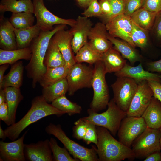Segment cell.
Masks as SVG:
<instances>
[{"label": "cell", "instance_id": "cell-8", "mask_svg": "<svg viewBox=\"0 0 161 161\" xmlns=\"http://www.w3.org/2000/svg\"><path fill=\"white\" fill-rule=\"evenodd\" d=\"M138 83L134 79L126 77H117L111 85L113 99L117 106L127 112L137 90Z\"/></svg>", "mask_w": 161, "mask_h": 161}, {"label": "cell", "instance_id": "cell-3", "mask_svg": "<svg viewBox=\"0 0 161 161\" xmlns=\"http://www.w3.org/2000/svg\"><path fill=\"white\" fill-rule=\"evenodd\" d=\"M98 143L96 151L99 161L133 160L135 158L131 148L115 139L106 128L96 126Z\"/></svg>", "mask_w": 161, "mask_h": 161}, {"label": "cell", "instance_id": "cell-29", "mask_svg": "<svg viewBox=\"0 0 161 161\" xmlns=\"http://www.w3.org/2000/svg\"><path fill=\"white\" fill-rule=\"evenodd\" d=\"M32 55L31 50L28 47L16 50L0 49V65L11 64L21 59L30 60Z\"/></svg>", "mask_w": 161, "mask_h": 161}, {"label": "cell", "instance_id": "cell-2", "mask_svg": "<svg viewBox=\"0 0 161 161\" xmlns=\"http://www.w3.org/2000/svg\"><path fill=\"white\" fill-rule=\"evenodd\" d=\"M65 114L49 104L42 95L36 96L32 100L30 108L23 117L7 127L4 131L7 137L14 141L26 128L39 120L52 115L60 117Z\"/></svg>", "mask_w": 161, "mask_h": 161}, {"label": "cell", "instance_id": "cell-53", "mask_svg": "<svg viewBox=\"0 0 161 161\" xmlns=\"http://www.w3.org/2000/svg\"><path fill=\"white\" fill-rule=\"evenodd\" d=\"M7 137L6 134L4 130H3L2 128L1 125L0 126V138L2 139V141L4 140Z\"/></svg>", "mask_w": 161, "mask_h": 161}, {"label": "cell", "instance_id": "cell-5", "mask_svg": "<svg viewBox=\"0 0 161 161\" xmlns=\"http://www.w3.org/2000/svg\"><path fill=\"white\" fill-rule=\"evenodd\" d=\"M45 131L47 134L52 135L59 140L74 158L82 161H99L95 146L88 148L70 139L60 125L50 123L46 127Z\"/></svg>", "mask_w": 161, "mask_h": 161}, {"label": "cell", "instance_id": "cell-36", "mask_svg": "<svg viewBox=\"0 0 161 161\" xmlns=\"http://www.w3.org/2000/svg\"><path fill=\"white\" fill-rule=\"evenodd\" d=\"M33 13L21 12L13 13L9 21L15 29H23L33 26L35 17Z\"/></svg>", "mask_w": 161, "mask_h": 161}, {"label": "cell", "instance_id": "cell-31", "mask_svg": "<svg viewBox=\"0 0 161 161\" xmlns=\"http://www.w3.org/2000/svg\"><path fill=\"white\" fill-rule=\"evenodd\" d=\"M68 91L66 78L51 85L43 87L42 95L48 103L52 102L58 97L65 95Z\"/></svg>", "mask_w": 161, "mask_h": 161}, {"label": "cell", "instance_id": "cell-10", "mask_svg": "<svg viewBox=\"0 0 161 161\" xmlns=\"http://www.w3.org/2000/svg\"><path fill=\"white\" fill-rule=\"evenodd\" d=\"M147 128L142 117L126 116L122 120L117 131L119 141L131 148L134 140Z\"/></svg>", "mask_w": 161, "mask_h": 161}, {"label": "cell", "instance_id": "cell-21", "mask_svg": "<svg viewBox=\"0 0 161 161\" xmlns=\"http://www.w3.org/2000/svg\"><path fill=\"white\" fill-rule=\"evenodd\" d=\"M141 117L147 127L160 129L161 127V103L160 101L153 96Z\"/></svg>", "mask_w": 161, "mask_h": 161}, {"label": "cell", "instance_id": "cell-17", "mask_svg": "<svg viewBox=\"0 0 161 161\" xmlns=\"http://www.w3.org/2000/svg\"><path fill=\"white\" fill-rule=\"evenodd\" d=\"M24 151L25 159L27 161H53L52 152L48 139L36 143L24 144Z\"/></svg>", "mask_w": 161, "mask_h": 161}, {"label": "cell", "instance_id": "cell-4", "mask_svg": "<svg viewBox=\"0 0 161 161\" xmlns=\"http://www.w3.org/2000/svg\"><path fill=\"white\" fill-rule=\"evenodd\" d=\"M107 106L106 111L99 114L89 109L87 110L88 116L83 118L96 126L106 128L115 136L122 120L126 116V112L120 109L113 98L109 101Z\"/></svg>", "mask_w": 161, "mask_h": 161}, {"label": "cell", "instance_id": "cell-49", "mask_svg": "<svg viewBox=\"0 0 161 161\" xmlns=\"http://www.w3.org/2000/svg\"><path fill=\"white\" fill-rule=\"evenodd\" d=\"M144 161H161V153L160 151H157L153 152L143 160Z\"/></svg>", "mask_w": 161, "mask_h": 161}, {"label": "cell", "instance_id": "cell-13", "mask_svg": "<svg viewBox=\"0 0 161 161\" xmlns=\"http://www.w3.org/2000/svg\"><path fill=\"white\" fill-rule=\"evenodd\" d=\"M105 25L110 36L119 38L135 48L131 39L132 21L130 16L124 14L119 15L109 20Z\"/></svg>", "mask_w": 161, "mask_h": 161}, {"label": "cell", "instance_id": "cell-50", "mask_svg": "<svg viewBox=\"0 0 161 161\" xmlns=\"http://www.w3.org/2000/svg\"><path fill=\"white\" fill-rule=\"evenodd\" d=\"M10 64H5L0 65V89H2L4 74L6 70L8 69Z\"/></svg>", "mask_w": 161, "mask_h": 161}, {"label": "cell", "instance_id": "cell-24", "mask_svg": "<svg viewBox=\"0 0 161 161\" xmlns=\"http://www.w3.org/2000/svg\"><path fill=\"white\" fill-rule=\"evenodd\" d=\"M4 88L8 109L9 120L7 125L10 126L15 123L17 109L24 97L20 88L10 86Z\"/></svg>", "mask_w": 161, "mask_h": 161}, {"label": "cell", "instance_id": "cell-40", "mask_svg": "<svg viewBox=\"0 0 161 161\" xmlns=\"http://www.w3.org/2000/svg\"><path fill=\"white\" fill-rule=\"evenodd\" d=\"M86 121V132L83 140L87 145L93 143L97 146L98 143V136L96 126L88 121Z\"/></svg>", "mask_w": 161, "mask_h": 161}, {"label": "cell", "instance_id": "cell-20", "mask_svg": "<svg viewBox=\"0 0 161 161\" xmlns=\"http://www.w3.org/2000/svg\"><path fill=\"white\" fill-rule=\"evenodd\" d=\"M15 28L9 20L1 16L0 47L1 49L11 50L18 49L14 32Z\"/></svg>", "mask_w": 161, "mask_h": 161}, {"label": "cell", "instance_id": "cell-9", "mask_svg": "<svg viewBox=\"0 0 161 161\" xmlns=\"http://www.w3.org/2000/svg\"><path fill=\"white\" fill-rule=\"evenodd\" d=\"M94 68L84 64L76 63L70 69L66 77L68 95H73L78 90L92 87Z\"/></svg>", "mask_w": 161, "mask_h": 161}, {"label": "cell", "instance_id": "cell-12", "mask_svg": "<svg viewBox=\"0 0 161 161\" xmlns=\"http://www.w3.org/2000/svg\"><path fill=\"white\" fill-rule=\"evenodd\" d=\"M153 96V92L147 80L138 83L137 90L126 112V116L141 117Z\"/></svg>", "mask_w": 161, "mask_h": 161}, {"label": "cell", "instance_id": "cell-33", "mask_svg": "<svg viewBox=\"0 0 161 161\" xmlns=\"http://www.w3.org/2000/svg\"><path fill=\"white\" fill-rule=\"evenodd\" d=\"M76 54L75 58L76 63L85 62L92 64L102 61V54L94 50L88 43L81 47Z\"/></svg>", "mask_w": 161, "mask_h": 161}, {"label": "cell", "instance_id": "cell-32", "mask_svg": "<svg viewBox=\"0 0 161 161\" xmlns=\"http://www.w3.org/2000/svg\"><path fill=\"white\" fill-rule=\"evenodd\" d=\"M158 13L150 12L141 7L130 17L133 21L139 27L150 31Z\"/></svg>", "mask_w": 161, "mask_h": 161}, {"label": "cell", "instance_id": "cell-34", "mask_svg": "<svg viewBox=\"0 0 161 161\" xmlns=\"http://www.w3.org/2000/svg\"><path fill=\"white\" fill-rule=\"evenodd\" d=\"M52 105L58 109L67 113L69 116L80 114L82 110L81 106L68 99L65 95L56 98L52 102Z\"/></svg>", "mask_w": 161, "mask_h": 161}, {"label": "cell", "instance_id": "cell-1", "mask_svg": "<svg viewBox=\"0 0 161 161\" xmlns=\"http://www.w3.org/2000/svg\"><path fill=\"white\" fill-rule=\"evenodd\" d=\"M66 26L58 24L52 30L41 31L31 42L29 47L31 50L32 56L25 68L27 76L32 80L33 88L35 87L46 71L47 68L44 65V61L50 40L56 32L65 29Z\"/></svg>", "mask_w": 161, "mask_h": 161}, {"label": "cell", "instance_id": "cell-22", "mask_svg": "<svg viewBox=\"0 0 161 161\" xmlns=\"http://www.w3.org/2000/svg\"><path fill=\"white\" fill-rule=\"evenodd\" d=\"M102 61L106 73L117 72L127 64L126 60L113 47L102 54Z\"/></svg>", "mask_w": 161, "mask_h": 161}, {"label": "cell", "instance_id": "cell-47", "mask_svg": "<svg viewBox=\"0 0 161 161\" xmlns=\"http://www.w3.org/2000/svg\"><path fill=\"white\" fill-rule=\"evenodd\" d=\"M99 3L103 13L101 16L109 15L111 10V5L109 0H99Z\"/></svg>", "mask_w": 161, "mask_h": 161}, {"label": "cell", "instance_id": "cell-46", "mask_svg": "<svg viewBox=\"0 0 161 161\" xmlns=\"http://www.w3.org/2000/svg\"><path fill=\"white\" fill-rule=\"evenodd\" d=\"M0 119L7 125L9 115L8 106L7 102L0 105Z\"/></svg>", "mask_w": 161, "mask_h": 161}, {"label": "cell", "instance_id": "cell-51", "mask_svg": "<svg viewBox=\"0 0 161 161\" xmlns=\"http://www.w3.org/2000/svg\"><path fill=\"white\" fill-rule=\"evenodd\" d=\"M94 0H76L78 4L83 7H87Z\"/></svg>", "mask_w": 161, "mask_h": 161}, {"label": "cell", "instance_id": "cell-16", "mask_svg": "<svg viewBox=\"0 0 161 161\" xmlns=\"http://www.w3.org/2000/svg\"><path fill=\"white\" fill-rule=\"evenodd\" d=\"M27 131L18 139L10 142H0V160L25 161L24 140Z\"/></svg>", "mask_w": 161, "mask_h": 161}, {"label": "cell", "instance_id": "cell-55", "mask_svg": "<svg viewBox=\"0 0 161 161\" xmlns=\"http://www.w3.org/2000/svg\"><path fill=\"white\" fill-rule=\"evenodd\" d=\"M159 76L160 78L161 79V75H159Z\"/></svg>", "mask_w": 161, "mask_h": 161}, {"label": "cell", "instance_id": "cell-43", "mask_svg": "<svg viewBox=\"0 0 161 161\" xmlns=\"http://www.w3.org/2000/svg\"><path fill=\"white\" fill-rule=\"evenodd\" d=\"M154 41L158 45H161V12L157 15L151 30Z\"/></svg>", "mask_w": 161, "mask_h": 161}, {"label": "cell", "instance_id": "cell-26", "mask_svg": "<svg viewBox=\"0 0 161 161\" xmlns=\"http://www.w3.org/2000/svg\"><path fill=\"white\" fill-rule=\"evenodd\" d=\"M0 11L2 13L10 11L13 13L24 12L33 13L34 5L31 0H1Z\"/></svg>", "mask_w": 161, "mask_h": 161}, {"label": "cell", "instance_id": "cell-45", "mask_svg": "<svg viewBox=\"0 0 161 161\" xmlns=\"http://www.w3.org/2000/svg\"><path fill=\"white\" fill-rule=\"evenodd\" d=\"M153 93V97L161 103V83L155 80H147Z\"/></svg>", "mask_w": 161, "mask_h": 161}, {"label": "cell", "instance_id": "cell-54", "mask_svg": "<svg viewBox=\"0 0 161 161\" xmlns=\"http://www.w3.org/2000/svg\"><path fill=\"white\" fill-rule=\"evenodd\" d=\"M160 132V146L161 148V127L159 129Z\"/></svg>", "mask_w": 161, "mask_h": 161}, {"label": "cell", "instance_id": "cell-18", "mask_svg": "<svg viewBox=\"0 0 161 161\" xmlns=\"http://www.w3.org/2000/svg\"><path fill=\"white\" fill-rule=\"evenodd\" d=\"M64 29L58 31L53 38L64 59L66 66L70 68L76 63L71 46L72 35L70 30Z\"/></svg>", "mask_w": 161, "mask_h": 161}, {"label": "cell", "instance_id": "cell-23", "mask_svg": "<svg viewBox=\"0 0 161 161\" xmlns=\"http://www.w3.org/2000/svg\"><path fill=\"white\" fill-rule=\"evenodd\" d=\"M108 39L114 46V48L121 54L124 58L128 59L132 65L142 60V56L133 47L127 42L118 39L110 36L108 33Z\"/></svg>", "mask_w": 161, "mask_h": 161}, {"label": "cell", "instance_id": "cell-6", "mask_svg": "<svg viewBox=\"0 0 161 161\" xmlns=\"http://www.w3.org/2000/svg\"><path fill=\"white\" fill-rule=\"evenodd\" d=\"M106 74L102 61L95 64L92 81L93 96L90 107L95 112L106 109L109 101V92L105 78Z\"/></svg>", "mask_w": 161, "mask_h": 161}, {"label": "cell", "instance_id": "cell-39", "mask_svg": "<svg viewBox=\"0 0 161 161\" xmlns=\"http://www.w3.org/2000/svg\"><path fill=\"white\" fill-rule=\"evenodd\" d=\"M72 128L73 137L78 140L83 139L86 134L87 121L83 117L80 118L74 123Z\"/></svg>", "mask_w": 161, "mask_h": 161}, {"label": "cell", "instance_id": "cell-56", "mask_svg": "<svg viewBox=\"0 0 161 161\" xmlns=\"http://www.w3.org/2000/svg\"><path fill=\"white\" fill-rule=\"evenodd\" d=\"M160 47H161V45H160Z\"/></svg>", "mask_w": 161, "mask_h": 161}, {"label": "cell", "instance_id": "cell-35", "mask_svg": "<svg viewBox=\"0 0 161 161\" xmlns=\"http://www.w3.org/2000/svg\"><path fill=\"white\" fill-rule=\"evenodd\" d=\"M149 31L141 28L132 21L131 39L136 47L144 49L149 46Z\"/></svg>", "mask_w": 161, "mask_h": 161}, {"label": "cell", "instance_id": "cell-38", "mask_svg": "<svg viewBox=\"0 0 161 161\" xmlns=\"http://www.w3.org/2000/svg\"><path fill=\"white\" fill-rule=\"evenodd\" d=\"M109 1L111 7L110 13L107 16H102L100 17L102 19L105 24L114 17L124 14L123 0H109Z\"/></svg>", "mask_w": 161, "mask_h": 161}, {"label": "cell", "instance_id": "cell-27", "mask_svg": "<svg viewBox=\"0 0 161 161\" xmlns=\"http://www.w3.org/2000/svg\"><path fill=\"white\" fill-rule=\"evenodd\" d=\"M44 63L47 68L57 67L66 65L62 55L53 37L49 41Z\"/></svg>", "mask_w": 161, "mask_h": 161}, {"label": "cell", "instance_id": "cell-44", "mask_svg": "<svg viewBox=\"0 0 161 161\" xmlns=\"http://www.w3.org/2000/svg\"><path fill=\"white\" fill-rule=\"evenodd\" d=\"M142 7L150 12H161V0H143Z\"/></svg>", "mask_w": 161, "mask_h": 161}, {"label": "cell", "instance_id": "cell-37", "mask_svg": "<svg viewBox=\"0 0 161 161\" xmlns=\"http://www.w3.org/2000/svg\"><path fill=\"white\" fill-rule=\"evenodd\" d=\"M50 148L52 153L53 161H79L80 160L72 158L67 150L64 147L59 146L56 140L51 137L49 140Z\"/></svg>", "mask_w": 161, "mask_h": 161}, {"label": "cell", "instance_id": "cell-25", "mask_svg": "<svg viewBox=\"0 0 161 161\" xmlns=\"http://www.w3.org/2000/svg\"><path fill=\"white\" fill-rule=\"evenodd\" d=\"M11 65L9 72L4 76L2 89L10 86L20 88L22 84L24 69L23 62L17 61Z\"/></svg>", "mask_w": 161, "mask_h": 161}, {"label": "cell", "instance_id": "cell-14", "mask_svg": "<svg viewBox=\"0 0 161 161\" xmlns=\"http://www.w3.org/2000/svg\"><path fill=\"white\" fill-rule=\"evenodd\" d=\"M88 18L83 16H78L75 24L69 30L72 35V47L75 54L88 43L89 35L93 25Z\"/></svg>", "mask_w": 161, "mask_h": 161}, {"label": "cell", "instance_id": "cell-42", "mask_svg": "<svg viewBox=\"0 0 161 161\" xmlns=\"http://www.w3.org/2000/svg\"><path fill=\"white\" fill-rule=\"evenodd\" d=\"M83 16L89 18L92 17H100L103 14L99 2L94 0L82 13Z\"/></svg>", "mask_w": 161, "mask_h": 161}, {"label": "cell", "instance_id": "cell-48", "mask_svg": "<svg viewBox=\"0 0 161 161\" xmlns=\"http://www.w3.org/2000/svg\"><path fill=\"white\" fill-rule=\"evenodd\" d=\"M148 70L151 72L161 73V59L147 63Z\"/></svg>", "mask_w": 161, "mask_h": 161}, {"label": "cell", "instance_id": "cell-52", "mask_svg": "<svg viewBox=\"0 0 161 161\" xmlns=\"http://www.w3.org/2000/svg\"><path fill=\"white\" fill-rule=\"evenodd\" d=\"M6 102V93L5 88L0 89V105Z\"/></svg>", "mask_w": 161, "mask_h": 161}, {"label": "cell", "instance_id": "cell-11", "mask_svg": "<svg viewBox=\"0 0 161 161\" xmlns=\"http://www.w3.org/2000/svg\"><path fill=\"white\" fill-rule=\"evenodd\" d=\"M32 2L33 14L36 19V24L41 31L52 30L55 25L65 24L72 27L75 23V20L62 18L53 14L46 7L43 0H33Z\"/></svg>", "mask_w": 161, "mask_h": 161}, {"label": "cell", "instance_id": "cell-15", "mask_svg": "<svg viewBox=\"0 0 161 161\" xmlns=\"http://www.w3.org/2000/svg\"><path fill=\"white\" fill-rule=\"evenodd\" d=\"M108 32L105 24L98 22L92 27L89 35V41L88 43L94 50L101 54L112 47L113 44L108 38Z\"/></svg>", "mask_w": 161, "mask_h": 161}, {"label": "cell", "instance_id": "cell-19", "mask_svg": "<svg viewBox=\"0 0 161 161\" xmlns=\"http://www.w3.org/2000/svg\"><path fill=\"white\" fill-rule=\"evenodd\" d=\"M115 75L117 77H126L132 78L138 83L143 80H154L161 83L159 75L145 70L141 63L135 66L126 64L120 70L115 72Z\"/></svg>", "mask_w": 161, "mask_h": 161}, {"label": "cell", "instance_id": "cell-7", "mask_svg": "<svg viewBox=\"0 0 161 161\" xmlns=\"http://www.w3.org/2000/svg\"><path fill=\"white\" fill-rule=\"evenodd\" d=\"M159 129L147 127L134 140L131 148L135 158H145L151 153L160 151Z\"/></svg>", "mask_w": 161, "mask_h": 161}, {"label": "cell", "instance_id": "cell-28", "mask_svg": "<svg viewBox=\"0 0 161 161\" xmlns=\"http://www.w3.org/2000/svg\"><path fill=\"white\" fill-rule=\"evenodd\" d=\"M41 31L36 24L25 28H15L18 49L29 47L32 41L38 35Z\"/></svg>", "mask_w": 161, "mask_h": 161}, {"label": "cell", "instance_id": "cell-41", "mask_svg": "<svg viewBox=\"0 0 161 161\" xmlns=\"http://www.w3.org/2000/svg\"><path fill=\"white\" fill-rule=\"evenodd\" d=\"M143 0H123L124 14L131 16L142 7Z\"/></svg>", "mask_w": 161, "mask_h": 161}, {"label": "cell", "instance_id": "cell-30", "mask_svg": "<svg viewBox=\"0 0 161 161\" xmlns=\"http://www.w3.org/2000/svg\"><path fill=\"white\" fill-rule=\"evenodd\" d=\"M70 69L66 65L47 68L45 73L39 82L40 85L43 88L66 78Z\"/></svg>", "mask_w": 161, "mask_h": 161}]
</instances>
